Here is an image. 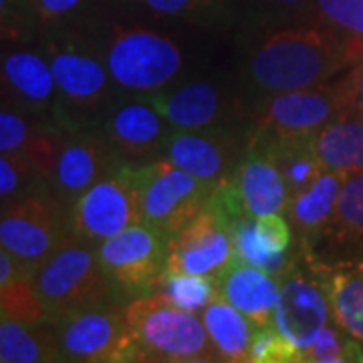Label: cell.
<instances>
[{"label": "cell", "instance_id": "obj_30", "mask_svg": "<svg viewBox=\"0 0 363 363\" xmlns=\"http://www.w3.org/2000/svg\"><path fill=\"white\" fill-rule=\"evenodd\" d=\"M327 234L343 242H363V172L350 174L343 182Z\"/></svg>", "mask_w": 363, "mask_h": 363}, {"label": "cell", "instance_id": "obj_41", "mask_svg": "<svg viewBox=\"0 0 363 363\" xmlns=\"http://www.w3.org/2000/svg\"><path fill=\"white\" fill-rule=\"evenodd\" d=\"M279 4H289V6H295V4H303L305 0H274Z\"/></svg>", "mask_w": 363, "mask_h": 363}, {"label": "cell", "instance_id": "obj_9", "mask_svg": "<svg viewBox=\"0 0 363 363\" xmlns=\"http://www.w3.org/2000/svg\"><path fill=\"white\" fill-rule=\"evenodd\" d=\"M105 65L117 87L135 93L166 89L182 71L180 47L156 30L116 28L105 49Z\"/></svg>", "mask_w": 363, "mask_h": 363}, {"label": "cell", "instance_id": "obj_33", "mask_svg": "<svg viewBox=\"0 0 363 363\" xmlns=\"http://www.w3.org/2000/svg\"><path fill=\"white\" fill-rule=\"evenodd\" d=\"M35 131V125L28 121L23 111L13 107H2L0 111V152L2 154H23L26 143Z\"/></svg>", "mask_w": 363, "mask_h": 363}, {"label": "cell", "instance_id": "obj_40", "mask_svg": "<svg viewBox=\"0 0 363 363\" xmlns=\"http://www.w3.org/2000/svg\"><path fill=\"white\" fill-rule=\"evenodd\" d=\"M168 363H224L218 355H196V357H186V359H176Z\"/></svg>", "mask_w": 363, "mask_h": 363}, {"label": "cell", "instance_id": "obj_37", "mask_svg": "<svg viewBox=\"0 0 363 363\" xmlns=\"http://www.w3.org/2000/svg\"><path fill=\"white\" fill-rule=\"evenodd\" d=\"M307 363H363V345L359 343L357 347H353L347 353L339 355V357H329V359H315Z\"/></svg>", "mask_w": 363, "mask_h": 363}, {"label": "cell", "instance_id": "obj_29", "mask_svg": "<svg viewBox=\"0 0 363 363\" xmlns=\"http://www.w3.org/2000/svg\"><path fill=\"white\" fill-rule=\"evenodd\" d=\"M154 295L188 313H200L220 297L218 279L190 272L164 271Z\"/></svg>", "mask_w": 363, "mask_h": 363}, {"label": "cell", "instance_id": "obj_25", "mask_svg": "<svg viewBox=\"0 0 363 363\" xmlns=\"http://www.w3.org/2000/svg\"><path fill=\"white\" fill-rule=\"evenodd\" d=\"M200 315H202V323L206 327L208 337L212 341L214 353L222 362H247L248 347L257 329L247 315H242L222 297L210 303Z\"/></svg>", "mask_w": 363, "mask_h": 363}, {"label": "cell", "instance_id": "obj_15", "mask_svg": "<svg viewBox=\"0 0 363 363\" xmlns=\"http://www.w3.org/2000/svg\"><path fill=\"white\" fill-rule=\"evenodd\" d=\"M119 162L104 131L73 130L67 131L65 140L52 166L49 186L59 202L69 210L87 188Z\"/></svg>", "mask_w": 363, "mask_h": 363}, {"label": "cell", "instance_id": "obj_35", "mask_svg": "<svg viewBox=\"0 0 363 363\" xmlns=\"http://www.w3.org/2000/svg\"><path fill=\"white\" fill-rule=\"evenodd\" d=\"M143 6L166 16H190L210 9L216 0H140Z\"/></svg>", "mask_w": 363, "mask_h": 363}, {"label": "cell", "instance_id": "obj_10", "mask_svg": "<svg viewBox=\"0 0 363 363\" xmlns=\"http://www.w3.org/2000/svg\"><path fill=\"white\" fill-rule=\"evenodd\" d=\"M97 257L117 297L125 305L133 298L154 295L166 271L168 240L145 224H133L97 245Z\"/></svg>", "mask_w": 363, "mask_h": 363}, {"label": "cell", "instance_id": "obj_5", "mask_svg": "<svg viewBox=\"0 0 363 363\" xmlns=\"http://www.w3.org/2000/svg\"><path fill=\"white\" fill-rule=\"evenodd\" d=\"M142 224L169 240L206 206L214 184L176 168L166 157L135 164Z\"/></svg>", "mask_w": 363, "mask_h": 363}, {"label": "cell", "instance_id": "obj_31", "mask_svg": "<svg viewBox=\"0 0 363 363\" xmlns=\"http://www.w3.org/2000/svg\"><path fill=\"white\" fill-rule=\"evenodd\" d=\"M325 23L363 49V0H315Z\"/></svg>", "mask_w": 363, "mask_h": 363}, {"label": "cell", "instance_id": "obj_11", "mask_svg": "<svg viewBox=\"0 0 363 363\" xmlns=\"http://www.w3.org/2000/svg\"><path fill=\"white\" fill-rule=\"evenodd\" d=\"M333 323L331 303L315 267L305 269L297 262L281 277V295L274 309V327L297 350H307Z\"/></svg>", "mask_w": 363, "mask_h": 363}, {"label": "cell", "instance_id": "obj_13", "mask_svg": "<svg viewBox=\"0 0 363 363\" xmlns=\"http://www.w3.org/2000/svg\"><path fill=\"white\" fill-rule=\"evenodd\" d=\"M245 147L247 143L238 142L230 128L216 125L208 130H174L160 156L176 168L216 186L233 176Z\"/></svg>", "mask_w": 363, "mask_h": 363}, {"label": "cell", "instance_id": "obj_23", "mask_svg": "<svg viewBox=\"0 0 363 363\" xmlns=\"http://www.w3.org/2000/svg\"><path fill=\"white\" fill-rule=\"evenodd\" d=\"M313 267L329 297L333 321L363 345V262Z\"/></svg>", "mask_w": 363, "mask_h": 363}, {"label": "cell", "instance_id": "obj_6", "mask_svg": "<svg viewBox=\"0 0 363 363\" xmlns=\"http://www.w3.org/2000/svg\"><path fill=\"white\" fill-rule=\"evenodd\" d=\"M69 234L93 247L142 224L135 164L117 162L67 210Z\"/></svg>", "mask_w": 363, "mask_h": 363}, {"label": "cell", "instance_id": "obj_20", "mask_svg": "<svg viewBox=\"0 0 363 363\" xmlns=\"http://www.w3.org/2000/svg\"><path fill=\"white\" fill-rule=\"evenodd\" d=\"M4 89L35 113H61V99L49 59L35 51H13L2 57Z\"/></svg>", "mask_w": 363, "mask_h": 363}, {"label": "cell", "instance_id": "obj_8", "mask_svg": "<svg viewBox=\"0 0 363 363\" xmlns=\"http://www.w3.org/2000/svg\"><path fill=\"white\" fill-rule=\"evenodd\" d=\"M123 307L99 305L51 321L61 363H135Z\"/></svg>", "mask_w": 363, "mask_h": 363}, {"label": "cell", "instance_id": "obj_12", "mask_svg": "<svg viewBox=\"0 0 363 363\" xmlns=\"http://www.w3.org/2000/svg\"><path fill=\"white\" fill-rule=\"evenodd\" d=\"M47 59L61 99V123L75 128L73 113L89 116L107 105L113 79L97 57L75 45H52Z\"/></svg>", "mask_w": 363, "mask_h": 363}, {"label": "cell", "instance_id": "obj_34", "mask_svg": "<svg viewBox=\"0 0 363 363\" xmlns=\"http://www.w3.org/2000/svg\"><path fill=\"white\" fill-rule=\"evenodd\" d=\"M39 180L37 172L30 168V164L23 156L16 154H2L0 156V198L2 204L11 198L23 192L26 186Z\"/></svg>", "mask_w": 363, "mask_h": 363}, {"label": "cell", "instance_id": "obj_4", "mask_svg": "<svg viewBox=\"0 0 363 363\" xmlns=\"http://www.w3.org/2000/svg\"><path fill=\"white\" fill-rule=\"evenodd\" d=\"M123 311L135 347V363H168L214 353L202 317L156 295L133 298L125 303Z\"/></svg>", "mask_w": 363, "mask_h": 363}, {"label": "cell", "instance_id": "obj_24", "mask_svg": "<svg viewBox=\"0 0 363 363\" xmlns=\"http://www.w3.org/2000/svg\"><path fill=\"white\" fill-rule=\"evenodd\" d=\"M313 145L325 169L347 176L363 172V117L339 113L313 135Z\"/></svg>", "mask_w": 363, "mask_h": 363}, {"label": "cell", "instance_id": "obj_39", "mask_svg": "<svg viewBox=\"0 0 363 363\" xmlns=\"http://www.w3.org/2000/svg\"><path fill=\"white\" fill-rule=\"evenodd\" d=\"M345 79H347V83H350L351 93H353V89L362 87L363 85V61L359 63V65L353 67L350 73H345Z\"/></svg>", "mask_w": 363, "mask_h": 363}, {"label": "cell", "instance_id": "obj_17", "mask_svg": "<svg viewBox=\"0 0 363 363\" xmlns=\"http://www.w3.org/2000/svg\"><path fill=\"white\" fill-rule=\"evenodd\" d=\"M226 228L238 262L271 272L279 281L297 262L291 257L295 233L285 214H267L259 218L240 214L226 222Z\"/></svg>", "mask_w": 363, "mask_h": 363}, {"label": "cell", "instance_id": "obj_16", "mask_svg": "<svg viewBox=\"0 0 363 363\" xmlns=\"http://www.w3.org/2000/svg\"><path fill=\"white\" fill-rule=\"evenodd\" d=\"M101 131L121 162L143 164L162 154L174 130L147 97L113 105L104 117Z\"/></svg>", "mask_w": 363, "mask_h": 363}, {"label": "cell", "instance_id": "obj_1", "mask_svg": "<svg viewBox=\"0 0 363 363\" xmlns=\"http://www.w3.org/2000/svg\"><path fill=\"white\" fill-rule=\"evenodd\" d=\"M363 61L359 45L321 26L272 30L250 49L247 73L267 95L331 83Z\"/></svg>", "mask_w": 363, "mask_h": 363}, {"label": "cell", "instance_id": "obj_21", "mask_svg": "<svg viewBox=\"0 0 363 363\" xmlns=\"http://www.w3.org/2000/svg\"><path fill=\"white\" fill-rule=\"evenodd\" d=\"M218 286L220 297L247 315L255 327L274 325V309L281 295V281L274 274L234 260L218 279Z\"/></svg>", "mask_w": 363, "mask_h": 363}, {"label": "cell", "instance_id": "obj_22", "mask_svg": "<svg viewBox=\"0 0 363 363\" xmlns=\"http://www.w3.org/2000/svg\"><path fill=\"white\" fill-rule=\"evenodd\" d=\"M345 178L343 172L325 169L309 188L289 200L285 216L303 248H311L319 236L329 233Z\"/></svg>", "mask_w": 363, "mask_h": 363}, {"label": "cell", "instance_id": "obj_27", "mask_svg": "<svg viewBox=\"0 0 363 363\" xmlns=\"http://www.w3.org/2000/svg\"><path fill=\"white\" fill-rule=\"evenodd\" d=\"M0 363H61L51 323L0 321Z\"/></svg>", "mask_w": 363, "mask_h": 363}, {"label": "cell", "instance_id": "obj_28", "mask_svg": "<svg viewBox=\"0 0 363 363\" xmlns=\"http://www.w3.org/2000/svg\"><path fill=\"white\" fill-rule=\"evenodd\" d=\"M248 135L271 150L279 168L283 172L291 198L303 192L305 188H309L325 172L315 152L313 135L311 138H286V140H264L250 131Z\"/></svg>", "mask_w": 363, "mask_h": 363}, {"label": "cell", "instance_id": "obj_18", "mask_svg": "<svg viewBox=\"0 0 363 363\" xmlns=\"http://www.w3.org/2000/svg\"><path fill=\"white\" fill-rule=\"evenodd\" d=\"M233 182L248 216L285 214L289 188L272 152L247 135V147L234 169Z\"/></svg>", "mask_w": 363, "mask_h": 363}, {"label": "cell", "instance_id": "obj_14", "mask_svg": "<svg viewBox=\"0 0 363 363\" xmlns=\"http://www.w3.org/2000/svg\"><path fill=\"white\" fill-rule=\"evenodd\" d=\"M234 260V245L226 224L204 206L168 240L166 271L220 279Z\"/></svg>", "mask_w": 363, "mask_h": 363}, {"label": "cell", "instance_id": "obj_3", "mask_svg": "<svg viewBox=\"0 0 363 363\" xmlns=\"http://www.w3.org/2000/svg\"><path fill=\"white\" fill-rule=\"evenodd\" d=\"M69 236L67 208L43 178L2 204L0 245L30 272Z\"/></svg>", "mask_w": 363, "mask_h": 363}, {"label": "cell", "instance_id": "obj_19", "mask_svg": "<svg viewBox=\"0 0 363 363\" xmlns=\"http://www.w3.org/2000/svg\"><path fill=\"white\" fill-rule=\"evenodd\" d=\"M150 101L172 130H208L222 125L228 105L220 89L208 81H190L174 89L150 93Z\"/></svg>", "mask_w": 363, "mask_h": 363}, {"label": "cell", "instance_id": "obj_26", "mask_svg": "<svg viewBox=\"0 0 363 363\" xmlns=\"http://www.w3.org/2000/svg\"><path fill=\"white\" fill-rule=\"evenodd\" d=\"M0 309L2 317L23 323H49L47 311L33 285V272L9 250H0Z\"/></svg>", "mask_w": 363, "mask_h": 363}, {"label": "cell", "instance_id": "obj_38", "mask_svg": "<svg viewBox=\"0 0 363 363\" xmlns=\"http://www.w3.org/2000/svg\"><path fill=\"white\" fill-rule=\"evenodd\" d=\"M345 111H351V113H357V116L363 117V85L362 87H357V89H353Z\"/></svg>", "mask_w": 363, "mask_h": 363}, {"label": "cell", "instance_id": "obj_32", "mask_svg": "<svg viewBox=\"0 0 363 363\" xmlns=\"http://www.w3.org/2000/svg\"><path fill=\"white\" fill-rule=\"evenodd\" d=\"M245 363H303L301 350L291 345L274 325L257 327Z\"/></svg>", "mask_w": 363, "mask_h": 363}, {"label": "cell", "instance_id": "obj_2", "mask_svg": "<svg viewBox=\"0 0 363 363\" xmlns=\"http://www.w3.org/2000/svg\"><path fill=\"white\" fill-rule=\"evenodd\" d=\"M33 285L49 323L89 307L111 303L123 305L101 269L97 247L73 236L37 267L33 272Z\"/></svg>", "mask_w": 363, "mask_h": 363}, {"label": "cell", "instance_id": "obj_36", "mask_svg": "<svg viewBox=\"0 0 363 363\" xmlns=\"http://www.w3.org/2000/svg\"><path fill=\"white\" fill-rule=\"evenodd\" d=\"M83 0H30L40 23H52L77 9Z\"/></svg>", "mask_w": 363, "mask_h": 363}, {"label": "cell", "instance_id": "obj_7", "mask_svg": "<svg viewBox=\"0 0 363 363\" xmlns=\"http://www.w3.org/2000/svg\"><path fill=\"white\" fill-rule=\"evenodd\" d=\"M351 87L345 75L319 87L272 93L255 111L250 133L264 140L311 138L347 109Z\"/></svg>", "mask_w": 363, "mask_h": 363}]
</instances>
